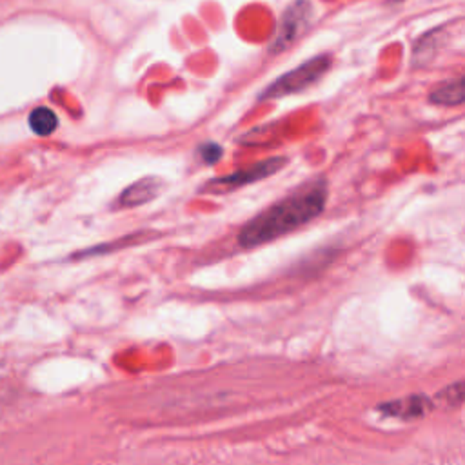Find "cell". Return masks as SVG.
<instances>
[{
	"instance_id": "obj_7",
	"label": "cell",
	"mask_w": 465,
	"mask_h": 465,
	"mask_svg": "<svg viewBox=\"0 0 465 465\" xmlns=\"http://www.w3.org/2000/svg\"><path fill=\"white\" fill-rule=\"evenodd\" d=\"M425 407L429 405H427L424 396H411V398L391 403L389 407L382 405L380 409L382 411H387L389 415L400 416V418H416V416L424 415Z\"/></svg>"
},
{
	"instance_id": "obj_6",
	"label": "cell",
	"mask_w": 465,
	"mask_h": 465,
	"mask_svg": "<svg viewBox=\"0 0 465 465\" xmlns=\"http://www.w3.org/2000/svg\"><path fill=\"white\" fill-rule=\"evenodd\" d=\"M465 99V78L460 76L457 81H449L431 93V102L438 106H458Z\"/></svg>"
},
{
	"instance_id": "obj_1",
	"label": "cell",
	"mask_w": 465,
	"mask_h": 465,
	"mask_svg": "<svg viewBox=\"0 0 465 465\" xmlns=\"http://www.w3.org/2000/svg\"><path fill=\"white\" fill-rule=\"evenodd\" d=\"M327 183L324 179L302 183L286 198L253 216L238 233V244L246 249L286 237L313 222L326 209Z\"/></svg>"
},
{
	"instance_id": "obj_8",
	"label": "cell",
	"mask_w": 465,
	"mask_h": 465,
	"mask_svg": "<svg viewBox=\"0 0 465 465\" xmlns=\"http://www.w3.org/2000/svg\"><path fill=\"white\" fill-rule=\"evenodd\" d=\"M29 125H32L33 133L41 134V137H48V134L55 133V130H57L58 118L50 108H36L29 115Z\"/></svg>"
},
{
	"instance_id": "obj_9",
	"label": "cell",
	"mask_w": 465,
	"mask_h": 465,
	"mask_svg": "<svg viewBox=\"0 0 465 465\" xmlns=\"http://www.w3.org/2000/svg\"><path fill=\"white\" fill-rule=\"evenodd\" d=\"M222 153H224V149L216 142H206L198 149V155L206 164H216L222 158Z\"/></svg>"
},
{
	"instance_id": "obj_3",
	"label": "cell",
	"mask_w": 465,
	"mask_h": 465,
	"mask_svg": "<svg viewBox=\"0 0 465 465\" xmlns=\"http://www.w3.org/2000/svg\"><path fill=\"white\" fill-rule=\"evenodd\" d=\"M286 158L284 157H273L268 158V160H262L255 166L246 167V169H240L237 173L228 174V176H220V179H211L209 183H207L204 191L207 193H225L231 191V189H238L244 188V186H249V183H255L258 180H264L271 174L278 173V171L282 169L286 166Z\"/></svg>"
},
{
	"instance_id": "obj_5",
	"label": "cell",
	"mask_w": 465,
	"mask_h": 465,
	"mask_svg": "<svg viewBox=\"0 0 465 465\" xmlns=\"http://www.w3.org/2000/svg\"><path fill=\"white\" fill-rule=\"evenodd\" d=\"M162 180L157 176H146V179L137 180L131 183L130 188H125L124 193L118 198V206L120 207H137L142 206L146 202H151L153 198H157L160 193Z\"/></svg>"
},
{
	"instance_id": "obj_4",
	"label": "cell",
	"mask_w": 465,
	"mask_h": 465,
	"mask_svg": "<svg viewBox=\"0 0 465 465\" xmlns=\"http://www.w3.org/2000/svg\"><path fill=\"white\" fill-rule=\"evenodd\" d=\"M311 13H313V8L307 0H296L295 4H291L286 15L282 17V24H280V29H278L271 51L280 53V51L286 50L287 46L293 44L311 20Z\"/></svg>"
},
{
	"instance_id": "obj_2",
	"label": "cell",
	"mask_w": 465,
	"mask_h": 465,
	"mask_svg": "<svg viewBox=\"0 0 465 465\" xmlns=\"http://www.w3.org/2000/svg\"><path fill=\"white\" fill-rule=\"evenodd\" d=\"M331 67V57L329 55H318L313 57L307 62L300 64L295 67L293 71H287L286 75L278 76L277 81L265 88L260 93V100H269V99H280V97H287V95H295L300 91L307 90L313 84H317Z\"/></svg>"
}]
</instances>
